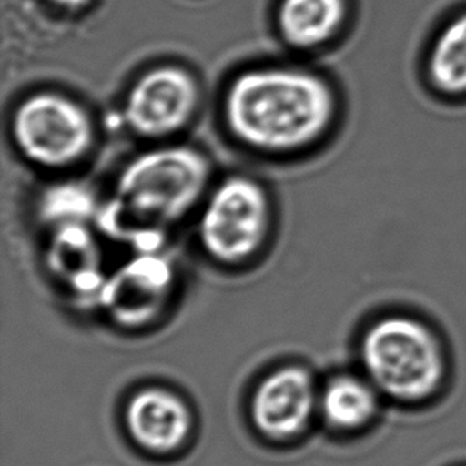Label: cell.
Segmentation results:
<instances>
[{
	"mask_svg": "<svg viewBox=\"0 0 466 466\" xmlns=\"http://www.w3.org/2000/svg\"><path fill=\"white\" fill-rule=\"evenodd\" d=\"M208 161L182 146L157 147L134 157L115 183L104 228L121 239L153 242L196 208L208 188Z\"/></svg>",
	"mask_w": 466,
	"mask_h": 466,
	"instance_id": "cell-2",
	"label": "cell"
},
{
	"mask_svg": "<svg viewBox=\"0 0 466 466\" xmlns=\"http://www.w3.org/2000/svg\"><path fill=\"white\" fill-rule=\"evenodd\" d=\"M346 12V0H282L279 27L289 44L315 46L333 37Z\"/></svg>",
	"mask_w": 466,
	"mask_h": 466,
	"instance_id": "cell-12",
	"label": "cell"
},
{
	"mask_svg": "<svg viewBox=\"0 0 466 466\" xmlns=\"http://www.w3.org/2000/svg\"><path fill=\"white\" fill-rule=\"evenodd\" d=\"M199 101V91L187 70L174 66L147 72L125 102V121L144 139H166L188 125Z\"/></svg>",
	"mask_w": 466,
	"mask_h": 466,
	"instance_id": "cell-7",
	"label": "cell"
},
{
	"mask_svg": "<svg viewBox=\"0 0 466 466\" xmlns=\"http://www.w3.org/2000/svg\"><path fill=\"white\" fill-rule=\"evenodd\" d=\"M271 228L265 188L247 177H231L208 195L198 225L204 252L223 265H240L263 247Z\"/></svg>",
	"mask_w": 466,
	"mask_h": 466,
	"instance_id": "cell-4",
	"label": "cell"
},
{
	"mask_svg": "<svg viewBox=\"0 0 466 466\" xmlns=\"http://www.w3.org/2000/svg\"><path fill=\"white\" fill-rule=\"evenodd\" d=\"M51 274L78 295L97 298L106 278L102 274V250L86 223L55 228L46 248Z\"/></svg>",
	"mask_w": 466,
	"mask_h": 466,
	"instance_id": "cell-10",
	"label": "cell"
},
{
	"mask_svg": "<svg viewBox=\"0 0 466 466\" xmlns=\"http://www.w3.org/2000/svg\"><path fill=\"white\" fill-rule=\"evenodd\" d=\"M429 76L442 95H466V13L452 19L436 38Z\"/></svg>",
	"mask_w": 466,
	"mask_h": 466,
	"instance_id": "cell-13",
	"label": "cell"
},
{
	"mask_svg": "<svg viewBox=\"0 0 466 466\" xmlns=\"http://www.w3.org/2000/svg\"><path fill=\"white\" fill-rule=\"evenodd\" d=\"M50 2H53V4H56V5L76 8V6H80L83 5V4H86L88 0H50Z\"/></svg>",
	"mask_w": 466,
	"mask_h": 466,
	"instance_id": "cell-15",
	"label": "cell"
},
{
	"mask_svg": "<svg viewBox=\"0 0 466 466\" xmlns=\"http://www.w3.org/2000/svg\"><path fill=\"white\" fill-rule=\"evenodd\" d=\"M379 391L368 378L336 376L319 395V410L334 430L353 431L371 422L378 412Z\"/></svg>",
	"mask_w": 466,
	"mask_h": 466,
	"instance_id": "cell-11",
	"label": "cell"
},
{
	"mask_svg": "<svg viewBox=\"0 0 466 466\" xmlns=\"http://www.w3.org/2000/svg\"><path fill=\"white\" fill-rule=\"evenodd\" d=\"M360 360L379 393L400 403L433 397L448 374L441 338L410 315H385L374 321L360 342Z\"/></svg>",
	"mask_w": 466,
	"mask_h": 466,
	"instance_id": "cell-3",
	"label": "cell"
},
{
	"mask_svg": "<svg viewBox=\"0 0 466 466\" xmlns=\"http://www.w3.org/2000/svg\"><path fill=\"white\" fill-rule=\"evenodd\" d=\"M127 427L140 448L155 454H170L188 440L193 419L187 403L174 391L147 387L129 400Z\"/></svg>",
	"mask_w": 466,
	"mask_h": 466,
	"instance_id": "cell-9",
	"label": "cell"
},
{
	"mask_svg": "<svg viewBox=\"0 0 466 466\" xmlns=\"http://www.w3.org/2000/svg\"><path fill=\"white\" fill-rule=\"evenodd\" d=\"M95 210L93 195L88 189L72 183L48 189L40 206L45 220L55 228L86 223Z\"/></svg>",
	"mask_w": 466,
	"mask_h": 466,
	"instance_id": "cell-14",
	"label": "cell"
},
{
	"mask_svg": "<svg viewBox=\"0 0 466 466\" xmlns=\"http://www.w3.org/2000/svg\"><path fill=\"white\" fill-rule=\"evenodd\" d=\"M336 97L320 76L268 67L244 72L228 89L225 120L234 139L266 153L314 146L333 125Z\"/></svg>",
	"mask_w": 466,
	"mask_h": 466,
	"instance_id": "cell-1",
	"label": "cell"
},
{
	"mask_svg": "<svg viewBox=\"0 0 466 466\" xmlns=\"http://www.w3.org/2000/svg\"><path fill=\"white\" fill-rule=\"evenodd\" d=\"M315 408H319V393L310 372L301 366H284L259 382L250 414L261 435L290 441L308 429Z\"/></svg>",
	"mask_w": 466,
	"mask_h": 466,
	"instance_id": "cell-8",
	"label": "cell"
},
{
	"mask_svg": "<svg viewBox=\"0 0 466 466\" xmlns=\"http://www.w3.org/2000/svg\"><path fill=\"white\" fill-rule=\"evenodd\" d=\"M12 137L21 155L46 169L80 163L95 144L88 112L57 93L29 96L15 110Z\"/></svg>",
	"mask_w": 466,
	"mask_h": 466,
	"instance_id": "cell-5",
	"label": "cell"
},
{
	"mask_svg": "<svg viewBox=\"0 0 466 466\" xmlns=\"http://www.w3.org/2000/svg\"><path fill=\"white\" fill-rule=\"evenodd\" d=\"M176 271L169 258L148 250L106 278L97 299L118 327L142 328L163 314L174 291Z\"/></svg>",
	"mask_w": 466,
	"mask_h": 466,
	"instance_id": "cell-6",
	"label": "cell"
}]
</instances>
